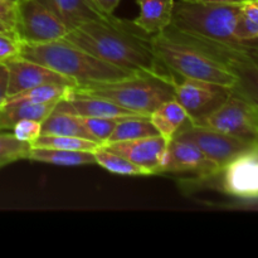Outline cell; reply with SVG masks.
I'll use <instances>...</instances> for the list:
<instances>
[{
    "label": "cell",
    "mask_w": 258,
    "mask_h": 258,
    "mask_svg": "<svg viewBox=\"0 0 258 258\" xmlns=\"http://www.w3.org/2000/svg\"><path fill=\"white\" fill-rule=\"evenodd\" d=\"M103 13L108 15L113 14V10L116 9L118 4H120L121 0H92Z\"/></svg>",
    "instance_id": "34"
},
{
    "label": "cell",
    "mask_w": 258,
    "mask_h": 258,
    "mask_svg": "<svg viewBox=\"0 0 258 258\" xmlns=\"http://www.w3.org/2000/svg\"><path fill=\"white\" fill-rule=\"evenodd\" d=\"M72 87L62 85H43L37 86V87L29 88L27 91L17 93L7 97L5 100H20L28 101L33 103H45V102H54V101H60Z\"/></svg>",
    "instance_id": "26"
},
{
    "label": "cell",
    "mask_w": 258,
    "mask_h": 258,
    "mask_svg": "<svg viewBox=\"0 0 258 258\" xmlns=\"http://www.w3.org/2000/svg\"><path fill=\"white\" fill-rule=\"evenodd\" d=\"M246 2H253V0H246Z\"/></svg>",
    "instance_id": "36"
},
{
    "label": "cell",
    "mask_w": 258,
    "mask_h": 258,
    "mask_svg": "<svg viewBox=\"0 0 258 258\" xmlns=\"http://www.w3.org/2000/svg\"><path fill=\"white\" fill-rule=\"evenodd\" d=\"M40 135H60V136H75L92 140L86 131L82 121L77 115L59 110L55 107L50 115L42 122ZM93 141V140H92Z\"/></svg>",
    "instance_id": "21"
},
{
    "label": "cell",
    "mask_w": 258,
    "mask_h": 258,
    "mask_svg": "<svg viewBox=\"0 0 258 258\" xmlns=\"http://www.w3.org/2000/svg\"><path fill=\"white\" fill-rule=\"evenodd\" d=\"M15 2H18V0H15Z\"/></svg>",
    "instance_id": "37"
},
{
    "label": "cell",
    "mask_w": 258,
    "mask_h": 258,
    "mask_svg": "<svg viewBox=\"0 0 258 258\" xmlns=\"http://www.w3.org/2000/svg\"><path fill=\"white\" fill-rule=\"evenodd\" d=\"M150 121L154 127L166 141H170L180 133L190 121L183 106L173 98L156 108L150 115Z\"/></svg>",
    "instance_id": "19"
},
{
    "label": "cell",
    "mask_w": 258,
    "mask_h": 258,
    "mask_svg": "<svg viewBox=\"0 0 258 258\" xmlns=\"http://www.w3.org/2000/svg\"><path fill=\"white\" fill-rule=\"evenodd\" d=\"M70 32L62 20L40 0H18L17 34L24 44L59 40Z\"/></svg>",
    "instance_id": "7"
},
{
    "label": "cell",
    "mask_w": 258,
    "mask_h": 258,
    "mask_svg": "<svg viewBox=\"0 0 258 258\" xmlns=\"http://www.w3.org/2000/svg\"><path fill=\"white\" fill-rule=\"evenodd\" d=\"M171 29L186 42L203 50L234 76L236 85L231 88L233 95L258 106V40L216 42L185 34L174 28Z\"/></svg>",
    "instance_id": "5"
},
{
    "label": "cell",
    "mask_w": 258,
    "mask_h": 258,
    "mask_svg": "<svg viewBox=\"0 0 258 258\" xmlns=\"http://www.w3.org/2000/svg\"><path fill=\"white\" fill-rule=\"evenodd\" d=\"M78 117L81 118L86 131L92 138V140L100 145H103L111 138L118 122L130 116H123V117H81L78 116Z\"/></svg>",
    "instance_id": "28"
},
{
    "label": "cell",
    "mask_w": 258,
    "mask_h": 258,
    "mask_svg": "<svg viewBox=\"0 0 258 258\" xmlns=\"http://www.w3.org/2000/svg\"><path fill=\"white\" fill-rule=\"evenodd\" d=\"M93 155H95L96 164L100 165L101 168L106 169L107 171H110V173L130 176L148 175L145 170L139 168L138 165L133 164L130 160H127V159L123 158L122 155H120V154L108 150V149L105 148L103 145L98 146V148L93 151Z\"/></svg>",
    "instance_id": "23"
},
{
    "label": "cell",
    "mask_w": 258,
    "mask_h": 258,
    "mask_svg": "<svg viewBox=\"0 0 258 258\" xmlns=\"http://www.w3.org/2000/svg\"><path fill=\"white\" fill-rule=\"evenodd\" d=\"M201 126H208L258 146V106L233 93Z\"/></svg>",
    "instance_id": "9"
},
{
    "label": "cell",
    "mask_w": 258,
    "mask_h": 258,
    "mask_svg": "<svg viewBox=\"0 0 258 258\" xmlns=\"http://www.w3.org/2000/svg\"><path fill=\"white\" fill-rule=\"evenodd\" d=\"M20 42L14 35L0 32V60L10 59L19 55Z\"/></svg>",
    "instance_id": "31"
},
{
    "label": "cell",
    "mask_w": 258,
    "mask_h": 258,
    "mask_svg": "<svg viewBox=\"0 0 258 258\" xmlns=\"http://www.w3.org/2000/svg\"><path fill=\"white\" fill-rule=\"evenodd\" d=\"M191 2H207V3H228V4H242L246 0H191Z\"/></svg>",
    "instance_id": "35"
},
{
    "label": "cell",
    "mask_w": 258,
    "mask_h": 258,
    "mask_svg": "<svg viewBox=\"0 0 258 258\" xmlns=\"http://www.w3.org/2000/svg\"><path fill=\"white\" fill-rule=\"evenodd\" d=\"M30 144L18 140L12 131H0V169L28 159Z\"/></svg>",
    "instance_id": "27"
},
{
    "label": "cell",
    "mask_w": 258,
    "mask_h": 258,
    "mask_svg": "<svg viewBox=\"0 0 258 258\" xmlns=\"http://www.w3.org/2000/svg\"><path fill=\"white\" fill-rule=\"evenodd\" d=\"M176 80L169 71L140 72L115 82L76 87L75 90L102 97L139 115L150 116L166 101L175 98Z\"/></svg>",
    "instance_id": "3"
},
{
    "label": "cell",
    "mask_w": 258,
    "mask_h": 258,
    "mask_svg": "<svg viewBox=\"0 0 258 258\" xmlns=\"http://www.w3.org/2000/svg\"><path fill=\"white\" fill-rule=\"evenodd\" d=\"M194 180H218L219 190L236 199L258 198V148L239 154L214 175Z\"/></svg>",
    "instance_id": "10"
},
{
    "label": "cell",
    "mask_w": 258,
    "mask_h": 258,
    "mask_svg": "<svg viewBox=\"0 0 258 258\" xmlns=\"http://www.w3.org/2000/svg\"><path fill=\"white\" fill-rule=\"evenodd\" d=\"M151 37L133 22L112 17L78 25L62 39L123 70L136 73L166 71L156 59Z\"/></svg>",
    "instance_id": "1"
},
{
    "label": "cell",
    "mask_w": 258,
    "mask_h": 258,
    "mask_svg": "<svg viewBox=\"0 0 258 258\" xmlns=\"http://www.w3.org/2000/svg\"><path fill=\"white\" fill-rule=\"evenodd\" d=\"M234 38L237 42L258 40V0L242 3Z\"/></svg>",
    "instance_id": "24"
},
{
    "label": "cell",
    "mask_w": 258,
    "mask_h": 258,
    "mask_svg": "<svg viewBox=\"0 0 258 258\" xmlns=\"http://www.w3.org/2000/svg\"><path fill=\"white\" fill-rule=\"evenodd\" d=\"M29 160L57 166H82L96 164L93 151L63 150V149L30 146Z\"/></svg>",
    "instance_id": "20"
},
{
    "label": "cell",
    "mask_w": 258,
    "mask_h": 258,
    "mask_svg": "<svg viewBox=\"0 0 258 258\" xmlns=\"http://www.w3.org/2000/svg\"><path fill=\"white\" fill-rule=\"evenodd\" d=\"M227 209H237V211H258V198L256 199H237L234 203L223 206Z\"/></svg>",
    "instance_id": "32"
},
{
    "label": "cell",
    "mask_w": 258,
    "mask_h": 258,
    "mask_svg": "<svg viewBox=\"0 0 258 258\" xmlns=\"http://www.w3.org/2000/svg\"><path fill=\"white\" fill-rule=\"evenodd\" d=\"M155 135H159V133L150 121V116H130L118 122L107 143L136 140Z\"/></svg>",
    "instance_id": "22"
},
{
    "label": "cell",
    "mask_w": 258,
    "mask_h": 258,
    "mask_svg": "<svg viewBox=\"0 0 258 258\" xmlns=\"http://www.w3.org/2000/svg\"><path fill=\"white\" fill-rule=\"evenodd\" d=\"M8 82H9L8 68L5 63L0 60V106L8 96Z\"/></svg>",
    "instance_id": "33"
},
{
    "label": "cell",
    "mask_w": 258,
    "mask_h": 258,
    "mask_svg": "<svg viewBox=\"0 0 258 258\" xmlns=\"http://www.w3.org/2000/svg\"><path fill=\"white\" fill-rule=\"evenodd\" d=\"M242 4L179 0L169 27L189 35L216 42H237L234 38Z\"/></svg>",
    "instance_id": "6"
},
{
    "label": "cell",
    "mask_w": 258,
    "mask_h": 258,
    "mask_svg": "<svg viewBox=\"0 0 258 258\" xmlns=\"http://www.w3.org/2000/svg\"><path fill=\"white\" fill-rule=\"evenodd\" d=\"M156 59L166 71L180 78L208 81L232 88L236 78L218 62L176 34L170 27L151 37Z\"/></svg>",
    "instance_id": "4"
},
{
    "label": "cell",
    "mask_w": 258,
    "mask_h": 258,
    "mask_svg": "<svg viewBox=\"0 0 258 258\" xmlns=\"http://www.w3.org/2000/svg\"><path fill=\"white\" fill-rule=\"evenodd\" d=\"M138 4L140 14L133 23L141 30L154 35L170 25L175 0H138Z\"/></svg>",
    "instance_id": "18"
},
{
    "label": "cell",
    "mask_w": 258,
    "mask_h": 258,
    "mask_svg": "<svg viewBox=\"0 0 258 258\" xmlns=\"http://www.w3.org/2000/svg\"><path fill=\"white\" fill-rule=\"evenodd\" d=\"M55 107L73 113V115L81 116V117H123V116L139 115L111 101L97 97V96L82 93L75 88H72L57 103Z\"/></svg>",
    "instance_id": "15"
},
{
    "label": "cell",
    "mask_w": 258,
    "mask_h": 258,
    "mask_svg": "<svg viewBox=\"0 0 258 258\" xmlns=\"http://www.w3.org/2000/svg\"><path fill=\"white\" fill-rule=\"evenodd\" d=\"M219 171V166L209 160L203 151L190 141L171 139L168 143L160 174L190 173L196 179H206Z\"/></svg>",
    "instance_id": "12"
},
{
    "label": "cell",
    "mask_w": 258,
    "mask_h": 258,
    "mask_svg": "<svg viewBox=\"0 0 258 258\" xmlns=\"http://www.w3.org/2000/svg\"><path fill=\"white\" fill-rule=\"evenodd\" d=\"M33 103L20 100H5L0 106V131H10L22 120H35L43 122L55 108L57 103Z\"/></svg>",
    "instance_id": "17"
},
{
    "label": "cell",
    "mask_w": 258,
    "mask_h": 258,
    "mask_svg": "<svg viewBox=\"0 0 258 258\" xmlns=\"http://www.w3.org/2000/svg\"><path fill=\"white\" fill-rule=\"evenodd\" d=\"M174 139H183L193 143L203 151L209 160L217 164L219 169L223 168L227 163H229L239 154L258 148L253 144L214 130L208 126L193 125L190 122L180 133L176 134Z\"/></svg>",
    "instance_id": "11"
},
{
    "label": "cell",
    "mask_w": 258,
    "mask_h": 258,
    "mask_svg": "<svg viewBox=\"0 0 258 258\" xmlns=\"http://www.w3.org/2000/svg\"><path fill=\"white\" fill-rule=\"evenodd\" d=\"M4 63L9 73L7 97L43 85H62L72 88L77 87V85L71 78L40 63L25 59L19 55L4 60Z\"/></svg>",
    "instance_id": "13"
},
{
    "label": "cell",
    "mask_w": 258,
    "mask_h": 258,
    "mask_svg": "<svg viewBox=\"0 0 258 258\" xmlns=\"http://www.w3.org/2000/svg\"><path fill=\"white\" fill-rule=\"evenodd\" d=\"M19 57L71 78L77 87L115 82L136 73L105 62L63 39L42 44L20 43Z\"/></svg>",
    "instance_id": "2"
},
{
    "label": "cell",
    "mask_w": 258,
    "mask_h": 258,
    "mask_svg": "<svg viewBox=\"0 0 258 258\" xmlns=\"http://www.w3.org/2000/svg\"><path fill=\"white\" fill-rule=\"evenodd\" d=\"M18 2L15 0H0V30L17 38Z\"/></svg>",
    "instance_id": "29"
},
{
    "label": "cell",
    "mask_w": 258,
    "mask_h": 258,
    "mask_svg": "<svg viewBox=\"0 0 258 258\" xmlns=\"http://www.w3.org/2000/svg\"><path fill=\"white\" fill-rule=\"evenodd\" d=\"M42 122L35 120H22L18 121L10 131L18 140L23 143H33L38 136H40Z\"/></svg>",
    "instance_id": "30"
},
{
    "label": "cell",
    "mask_w": 258,
    "mask_h": 258,
    "mask_svg": "<svg viewBox=\"0 0 258 258\" xmlns=\"http://www.w3.org/2000/svg\"><path fill=\"white\" fill-rule=\"evenodd\" d=\"M0 32H2V30H0Z\"/></svg>",
    "instance_id": "38"
},
{
    "label": "cell",
    "mask_w": 258,
    "mask_h": 258,
    "mask_svg": "<svg viewBox=\"0 0 258 258\" xmlns=\"http://www.w3.org/2000/svg\"><path fill=\"white\" fill-rule=\"evenodd\" d=\"M231 88L208 81L176 80L175 100L180 103L193 125H201L231 96Z\"/></svg>",
    "instance_id": "8"
},
{
    "label": "cell",
    "mask_w": 258,
    "mask_h": 258,
    "mask_svg": "<svg viewBox=\"0 0 258 258\" xmlns=\"http://www.w3.org/2000/svg\"><path fill=\"white\" fill-rule=\"evenodd\" d=\"M47 5L68 28L75 29L81 24L95 20H107L113 17L103 13L92 0H40Z\"/></svg>",
    "instance_id": "16"
},
{
    "label": "cell",
    "mask_w": 258,
    "mask_h": 258,
    "mask_svg": "<svg viewBox=\"0 0 258 258\" xmlns=\"http://www.w3.org/2000/svg\"><path fill=\"white\" fill-rule=\"evenodd\" d=\"M30 146L37 148H50L63 149V150H77V151H95L100 144L88 139L75 138V136H60V135H40L35 139Z\"/></svg>",
    "instance_id": "25"
},
{
    "label": "cell",
    "mask_w": 258,
    "mask_h": 258,
    "mask_svg": "<svg viewBox=\"0 0 258 258\" xmlns=\"http://www.w3.org/2000/svg\"><path fill=\"white\" fill-rule=\"evenodd\" d=\"M168 143L169 141H166L163 136L155 135L136 140L106 143L103 146L113 153L122 155L145 170L148 175H156L160 174Z\"/></svg>",
    "instance_id": "14"
}]
</instances>
